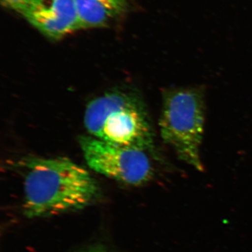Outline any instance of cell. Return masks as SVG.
<instances>
[{"instance_id": "cell-1", "label": "cell", "mask_w": 252, "mask_h": 252, "mask_svg": "<svg viewBox=\"0 0 252 252\" xmlns=\"http://www.w3.org/2000/svg\"><path fill=\"white\" fill-rule=\"evenodd\" d=\"M26 162L23 213L28 218L81 210L98 196L94 177L70 159L33 158Z\"/></svg>"}, {"instance_id": "cell-8", "label": "cell", "mask_w": 252, "mask_h": 252, "mask_svg": "<svg viewBox=\"0 0 252 252\" xmlns=\"http://www.w3.org/2000/svg\"><path fill=\"white\" fill-rule=\"evenodd\" d=\"M101 252L99 251H90V252Z\"/></svg>"}, {"instance_id": "cell-3", "label": "cell", "mask_w": 252, "mask_h": 252, "mask_svg": "<svg viewBox=\"0 0 252 252\" xmlns=\"http://www.w3.org/2000/svg\"><path fill=\"white\" fill-rule=\"evenodd\" d=\"M205 119V90L202 86L164 91L159 127L162 140L180 160L203 172L202 142Z\"/></svg>"}, {"instance_id": "cell-7", "label": "cell", "mask_w": 252, "mask_h": 252, "mask_svg": "<svg viewBox=\"0 0 252 252\" xmlns=\"http://www.w3.org/2000/svg\"><path fill=\"white\" fill-rule=\"evenodd\" d=\"M34 1V0H1V4L5 7L14 10L20 14H22L23 11Z\"/></svg>"}, {"instance_id": "cell-6", "label": "cell", "mask_w": 252, "mask_h": 252, "mask_svg": "<svg viewBox=\"0 0 252 252\" xmlns=\"http://www.w3.org/2000/svg\"><path fill=\"white\" fill-rule=\"evenodd\" d=\"M81 29L107 26L126 11L127 0H74Z\"/></svg>"}, {"instance_id": "cell-2", "label": "cell", "mask_w": 252, "mask_h": 252, "mask_svg": "<svg viewBox=\"0 0 252 252\" xmlns=\"http://www.w3.org/2000/svg\"><path fill=\"white\" fill-rule=\"evenodd\" d=\"M91 136L109 143L154 153V134L150 118L138 96L111 91L91 100L84 114Z\"/></svg>"}, {"instance_id": "cell-4", "label": "cell", "mask_w": 252, "mask_h": 252, "mask_svg": "<svg viewBox=\"0 0 252 252\" xmlns=\"http://www.w3.org/2000/svg\"><path fill=\"white\" fill-rule=\"evenodd\" d=\"M79 144L86 163L97 173L133 187L146 185L153 179L148 152L109 143L93 136H81Z\"/></svg>"}, {"instance_id": "cell-5", "label": "cell", "mask_w": 252, "mask_h": 252, "mask_svg": "<svg viewBox=\"0 0 252 252\" xmlns=\"http://www.w3.org/2000/svg\"><path fill=\"white\" fill-rule=\"evenodd\" d=\"M21 15L53 40L81 29L74 0H34Z\"/></svg>"}]
</instances>
